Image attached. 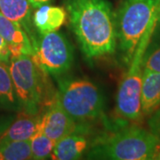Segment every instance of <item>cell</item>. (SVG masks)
Instances as JSON below:
<instances>
[{
	"label": "cell",
	"instance_id": "cell-1",
	"mask_svg": "<svg viewBox=\"0 0 160 160\" xmlns=\"http://www.w3.org/2000/svg\"><path fill=\"white\" fill-rule=\"evenodd\" d=\"M65 7L86 58L114 52L118 40L116 18L107 0H65Z\"/></svg>",
	"mask_w": 160,
	"mask_h": 160
},
{
	"label": "cell",
	"instance_id": "cell-2",
	"mask_svg": "<svg viewBox=\"0 0 160 160\" xmlns=\"http://www.w3.org/2000/svg\"><path fill=\"white\" fill-rule=\"evenodd\" d=\"M115 18L118 47L129 66L146 31L160 22V0H124Z\"/></svg>",
	"mask_w": 160,
	"mask_h": 160
},
{
	"label": "cell",
	"instance_id": "cell-3",
	"mask_svg": "<svg viewBox=\"0 0 160 160\" xmlns=\"http://www.w3.org/2000/svg\"><path fill=\"white\" fill-rule=\"evenodd\" d=\"M160 140L150 131L137 126L120 129L112 136L98 142L89 158L113 160L156 159Z\"/></svg>",
	"mask_w": 160,
	"mask_h": 160
},
{
	"label": "cell",
	"instance_id": "cell-4",
	"mask_svg": "<svg viewBox=\"0 0 160 160\" xmlns=\"http://www.w3.org/2000/svg\"><path fill=\"white\" fill-rule=\"evenodd\" d=\"M156 28V25L151 26L142 38L133 53L129 69L120 82L117 94L116 112L118 118L125 121L138 122L142 118L141 93L144 53Z\"/></svg>",
	"mask_w": 160,
	"mask_h": 160
},
{
	"label": "cell",
	"instance_id": "cell-5",
	"mask_svg": "<svg viewBox=\"0 0 160 160\" xmlns=\"http://www.w3.org/2000/svg\"><path fill=\"white\" fill-rule=\"evenodd\" d=\"M9 69L20 109L29 114H38L46 97V73L29 55L11 59Z\"/></svg>",
	"mask_w": 160,
	"mask_h": 160
},
{
	"label": "cell",
	"instance_id": "cell-6",
	"mask_svg": "<svg viewBox=\"0 0 160 160\" xmlns=\"http://www.w3.org/2000/svg\"><path fill=\"white\" fill-rule=\"evenodd\" d=\"M57 98L76 123H86L99 118L103 110V97L97 86L88 80L59 81Z\"/></svg>",
	"mask_w": 160,
	"mask_h": 160
},
{
	"label": "cell",
	"instance_id": "cell-7",
	"mask_svg": "<svg viewBox=\"0 0 160 160\" xmlns=\"http://www.w3.org/2000/svg\"><path fill=\"white\" fill-rule=\"evenodd\" d=\"M46 74L60 76L68 71L73 62V48L62 33L51 32L37 40L30 56Z\"/></svg>",
	"mask_w": 160,
	"mask_h": 160
},
{
	"label": "cell",
	"instance_id": "cell-8",
	"mask_svg": "<svg viewBox=\"0 0 160 160\" xmlns=\"http://www.w3.org/2000/svg\"><path fill=\"white\" fill-rule=\"evenodd\" d=\"M39 128L56 144L61 139L77 131V123L63 109L56 98L49 105L46 113L41 116Z\"/></svg>",
	"mask_w": 160,
	"mask_h": 160
},
{
	"label": "cell",
	"instance_id": "cell-9",
	"mask_svg": "<svg viewBox=\"0 0 160 160\" xmlns=\"http://www.w3.org/2000/svg\"><path fill=\"white\" fill-rule=\"evenodd\" d=\"M0 35L4 38L8 45L11 59L22 55L31 56L33 54L34 46L26 30L21 24L10 21L1 12Z\"/></svg>",
	"mask_w": 160,
	"mask_h": 160
},
{
	"label": "cell",
	"instance_id": "cell-10",
	"mask_svg": "<svg viewBox=\"0 0 160 160\" xmlns=\"http://www.w3.org/2000/svg\"><path fill=\"white\" fill-rule=\"evenodd\" d=\"M67 11L60 6L43 5L33 15V25L39 37L57 31L67 20Z\"/></svg>",
	"mask_w": 160,
	"mask_h": 160
},
{
	"label": "cell",
	"instance_id": "cell-11",
	"mask_svg": "<svg viewBox=\"0 0 160 160\" xmlns=\"http://www.w3.org/2000/svg\"><path fill=\"white\" fill-rule=\"evenodd\" d=\"M141 104L142 116H150L160 107V72L143 69Z\"/></svg>",
	"mask_w": 160,
	"mask_h": 160
},
{
	"label": "cell",
	"instance_id": "cell-12",
	"mask_svg": "<svg viewBox=\"0 0 160 160\" xmlns=\"http://www.w3.org/2000/svg\"><path fill=\"white\" fill-rule=\"evenodd\" d=\"M31 7L32 6H30L28 0H0V12L10 21L22 25L29 35L35 48L38 39L31 29Z\"/></svg>",
	"mask_w": 160,
	"mask_h": 160
},
{
	"label": "cell",
	"instance_id": "cell-13",
	"mask_svg": "<svg viewBox=\"0 0 160 160\" xmlns=\"http://www.w3.org/2000/svg\"><path fill=\"white\" fill-rule=\"evenodd\" d=\"M40 118L41 117L38 114L23 111L16 119L12 120L10 126L0 135V142L29 140L38 130Z\"/></svg>",
	"mask_w": 160,
	"mask_h": 160
},
{
	"label": "cell",
	"instance_id": "cell-14",
	"mask_svg": "<svg viewBox=\"0 0 160 160\" xmlns=\"http://www.w3.org/2000/svg\"><path fill=\"white\" fill-rule=\"evenodd\" d=\"M88 146L87 140L81 134L70 133L54 145L51 158L55 160L79 159Z\"/></svg>",
	"mask_w": 160,
	"mask_h": 160
},
{
	"label": "cell",
	"instance_id": "cell-15",
	"mask_svg": "<svg viewBox=\"0 0 160 160\" xmlns=\"http://www.w3.org/2000/svg\"><path fill=\"white\" fill-rule=\"evenodd\" d=\"M0 108L8 110H17L20 109L10 69L7 63L3 62H0Z\"/></svg>",
	"mask_w": 160,
	"mask_h": 160
},
{
	"label": "cell",
	"instance_id": "cell-16",
	"mask_svg": "<svg viewBox=\"0 0 160 160\" xmlns=\"http://www.w3.org/2000/svg\"><path fill=\"white\" fill-rule=\"evenodd\" d=\"M32 159L29 140L0 142V160Z\"/></svg>",
	"mask_w": 160,
	"mask_h": 160
},
{
	"label": "cell",
	"instance_id": "cell-17",
	"mask_svg": "<svg viewBox=\"0 0 160 160\" xmlns=\"http://www.w3.org/2000/svg\"><path fill=\"white\" fill-rule=\"evenodd\" d=\"M32 159L43 160L48 158L51 156L52 151L55 143L47 137L43 131L38 126V130L29 139Z\"/></svg>",
	"mask_w": 160,
	"mask_h": 160
},
{
	"label": "cell",
	"instance_id": "cell-18",
	"mask_svg": "<svg viewBox=\"0 0 160 160\" xmlns=\"http://www.w3.org/2000/svg\"><path fill=\"white\" fill-rule=\"evenodd\" d=\"M143 69L160 72V45L143 61Z\"/></svg>",
	"mask_w": 160,
	"mask_h": 160
},
{
	"label": "cell",
	"instance_id": "cell-19",
	"mask_svg": "<svg viewBox=\"0 0 160 160\" xmlns=\"http://www.w3.org/2000/svg\"><path fill=\"white\" fill-rule=\"evenodd\" d=\"M149 126L150 132L160 140V108L157 109L149 118Z\"/></svg>",
	"mask_w": 160,
	"mask_h": 160
},
{
	"label": "cell",
	"instance_id": "cell-20",
	"mask_svg": "<svg viewBox=\"0 0 160 160\" xmlns=\"http://www.w3.org/2000/svg\"><path fill=\"white\" fill-rule=\"evenodd\" d=\"M10 59L11 56L8 45L4 38L0 35V62L8 63L10 62Z\"/></svg>",
	"mask_w": 160,
	"mask_h": 160
},
{
	"label": "cell",
	"instance_id": "cell-21",
	"mask_svg": "<svg viewBox=\"0 0 160 160\" xmlns=\"http://www.w3.org/2000/svg\"><path fill=\"white\" fill-rule=\"evenodd\" d=\"M13 119V116H0V135L6 131Z\"/></svg>",
	"mask_w": 160,
	"mask_h": 160
},
{
	"label": "cell",
	"instance_id": "cell-22",
	"mask_svg": "<svg viewBox=\"0 0 160 160\" xmlns=\"http://www.w3.org/2000/svg\"><path fill=\"white\" fill-rule=\"evenodd\" d=\"M28 1L33 8H38L39 6L45 5L50 0H28Z\"/></svg>",
	"mask_w": 160,
	"mask_h": 160
},
{
	"label": "cell",
	"instance_id": "cell-23",
	"mask_svg": "<svg viewBox=\"0 0 160 160\" xmlns=\"http://www.w3.org/2000/svg\"><path fill=\"white\" fill-rule=\"evenodd\" d=\"M156 159H160V149L159 150H158V153L157 155V158H156Z\"/></svg>",
	"mask_w": 160,
	"mask_h": 160
}]
</instances>
